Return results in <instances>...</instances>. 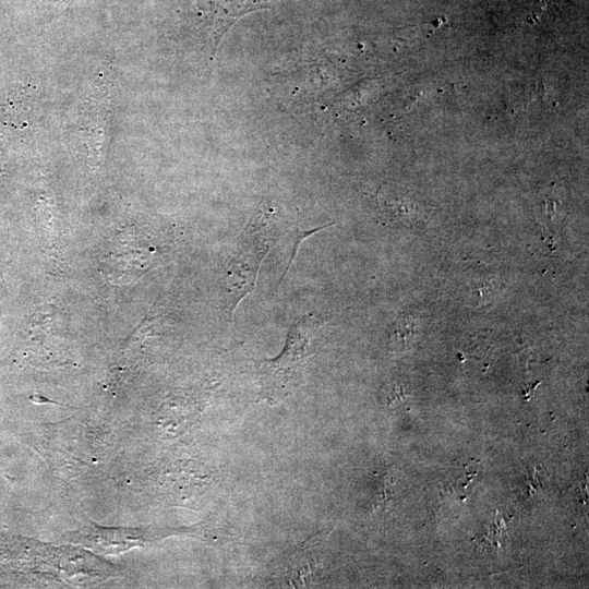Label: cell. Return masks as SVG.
I'll list each match as a JSON object with an SVG mask.
<instances>
[{
	"mask_svg": "<svg viewBox=\"0 0 589 589\" xmlns=\"http://www.w3.org/2000/svg\"><path fill=\"white\" fill-rule=\"evenodd\" d=\"M321 322L308 316L296 322L281 353L261 362V378L268 397L285 394L300 381L303 366L316 349Z\"/></svg>",
	"mask_w": 589,
	"mask_h": 589,
	"instance_id": "cell-2",
	"label": "cell"
},
{
	"mask_svg": "<svg viewBox=\"0 0 589 589\" xmlns=\"http://www.w3.org/2000/svg\"><path fill=\"white\" fill-rule=\"evenodd\" d=\"M279 235L278 217L269 207H261L236 240L225 269L232 310L254 288L261 263Z\"/></svg>",
	"mask_w": 589,
	"mask_h": 589,
	"instance_id": "cell-1",
	"label": "cell"
},
{
	"mask_svg": "<svg viewBox=\"0 0 589 589\" xmlns=\"http://www.w3.org/2000/svg\"><path fill=\"white\" fill-rule=\"evenodd\" d=\"M321 541L322 538L314 537L289 557L286 581L288 585L301 587L313 582L316 572L321 570Z\"/></svg>",
	"mask_w": 589,
	"mask_h": 589,
	"instance_id": "cell-3",
	"label": "cell"
}]
</instances>
